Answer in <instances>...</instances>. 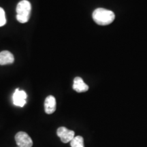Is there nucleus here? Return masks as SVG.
I'll use <instances>...</instances> for the list:
<instances>
[{
    "label": "nucleus",
    "instance_id": "obj_1",
    "mask_svg": "<svg viewBox=\"0 0 147 147\" xmlns=\"http://www.w3.org/2000/svg\"><path fill=\"white\" fill-rule=\"evenodd\" d=\"M93 21L97 25H108L111 24L115 18V14L113 11L105 8H97L92 14Z\"/></svg>",
    "mask_w": 147,
    "mask_h": 147
},
{
    "label": "nucleus",
    "instance_id": "obj_2",
    "mask_svg": "<svg viewBox=\"0 0 147 147\" xmlns=\"http://www.w3.org/2000/svg\"><path fill=\"white\" fill-rule=\"evenodd\" d=\"M32 5L27 0H22L18 3L16 7V18L18 21L21 23H25L28 22L30 18Z\"/></svg>",
    "mask_w": 147,
    "mask_h": 147
},
{
    "label": "nucleus",
    "instance_id": "obj_3",
    "mask_svg": "<svg viewBox=\"0 0 147 147\" xmlns=\"http://www.w3.org/2000/svg\"><path fill=\"white\" fill-rule=\"evenodd\" d=\"M16 144L19 147H32L33 141L26 132L19 131L15 135Z\"/></svg>",
    "mask_w": 147,
    "mask_h": 147
},
{
    "label": "nucleus",
    "instance_id": "obj_4",
    "mask_svg": "<svg viewBox=\"0 0 147 147\" xmlns=\"http://www.w3.org/2000/svg\"><path fill=\"white\" fill-rule=\"evenodd\" d=\"M57 134L60 138L61 140L63 143L70 142L75 137V133L72 130H69L65 127H61L57 129Z\"/></svg>",
    "mask_w": 147,
    "mask_h": 147
},
{
    "label": "nucleus",
    "instance_id": "obj_5",
    "mask_svg": "<svg viewBox=\"0 0 147 147\" xmlns=\"http://www.w3.org/2000/svg\"><path fill=\"white\" fill-rule=\"evenodd\" d=\"M27 97V95L25 91L20 90L19 89H16L13 94V97H12L14 104L16 106L23 107L26 104Z\"/></svg>",
    "mask_w": 147,
    "mask_h": 147
},
{
    "label": "nucleus",
    "instance_id": "obj_6",
    "mask_svg": "<svg viewBox=\"0 0 147 147\" xmlns=\"http://www.w3.org/2000/svg\"><path fill=\"white\" fill-rule=\"evenodd\" d=\"M57 103L55 97L53 95L48 96L45 101V110L48 115H51L56 110Z\"/></svg>",
    "mask_w": 147,
    "mask_h": 147
},
{
    "label": "nucleus",
    "instance_id": "obj_7",
    "mask_svg": "<svg viewBox=\"0 0 147 147\" xmlns=\"http://www.w3.org/2000/svg\"><path fill=\"white\" fill-rule=\"evenodd\" d=\"M73 89L78 93H83L89 90V86L84 83L83 80L80 77H76L74 79Z\"/></svg>",
    "mask_w": 147,
    "mask_h": 147
},
{
    "label": "nucleus",
    "instance_id": "obj_8",
    "mask_svg": "<svg viewBox=\"0 0 147 147\" xmlns=\"http://www.w3.org/2000/svg\"><path fill=\"white\" fill-rule=\"evenodd\" d=\"M14 55L8 51H3L0 53V65H4L11 64L14 62Z\"/></svg>",
    "mask_w": 147,
    "mask_h": 147
},
{
    "label": "nucleus",
    "instance_id": "obj_9",
    "mask_svg": "<svg viewBox=\"0 0 147 147\" xmlns=\"http://www.w3.org/2000/svg\"><path fill=\"white\" fill-rule=\"evenodd\" d=\"M71 147H84V138L80 136H75L70 142Z\"/></svg>",
    "mask_w": 147,
    "mask_h": 147
},
{
    "label": "nucleus",
    "instance_id": "obj_10",
    "mask_svg": "<svg viewBox=\"0 0 147 147\" xmlns=\"http://www.w3.org/2000/svg\"><path fill=\"white\" fill-rule=\"evenodd\" d=\"M6 23L5 11L2 8H0V27H2Z\"/></svg>",
    "mask_w": 147,
    "mask_h": 147
},
{
    "label": "nucleus",
    "instance_id": "obj_11",
    "mask_svg": "<svg viewBox=\"0 0 147 147\" xmlns=\"http://www.w3.org/2000/svg\"><path fill=\"white\" fill-rule=\"evenodd\" d=\"M17 147H19V146H17Z\"/></svg>",
    "mask_w": 147,
    "mask_h": 147
}]
</instances>
